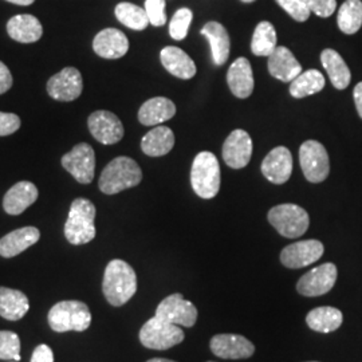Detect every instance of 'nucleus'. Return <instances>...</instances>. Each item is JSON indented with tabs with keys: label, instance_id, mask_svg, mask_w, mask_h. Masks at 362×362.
Wrapping results in <instances>:
<instances>
[{
	"label": "nucleus",
	"instance_id": "f257e3e1",
	"mask_svg": "<svg viewBox=\"0 0 362 362\" xmlns=\"http://www.w3.org/2000/svg\"><path fill=\"white\" fill-rule=\"evenodd\" d=\"M106 300L112 306H122L137 291V275L132 266L121 259L112 260L105 269L103 282Z\"/></svg>",
	"mask_w": 362,
	"mask_h": 362
},
{
	"label": "nucleus",
	"instance_id": "f03ea898",
	"mask_svg": "<svg viewBox=\"0 0 362 362\" xmlns=\"http://www.w3.org/2000/svg\"><path fill=\"white\" fill-rule=\"evenodd\" d=\"M143 170L130 157H117L105 167L98 181L100 189L106 194H116L139 185Z\"/></svg>",
	"mask_w": 362,
	"mask_h": 362
},
{
	"label": "nucleus",
	"instance_id": "7ed1b4c3",
	"mask_svg": "<svg viewBox=\"0 0 362 362\" xmlns=\"http://www.w3.org/2000/svg\"><path fill=\"white\" fill-rule=\"evenodd\" d=\"M95 214L94 204L88 199L79 197L71 203L65 224L66 239L71 245H86L95 238Z\"/></svg>",
	"mask_w": 362,
	"mask_h": 362
},
{
	"label": "nucleus",
	"instance_id": "20e7f679",
	"mask_svg": "<svg viewBox=\"0 0 362 362\" xmlns=\"http://www.w3.org/2000/svg\"><path fill=\"white\" fill-rule=\"evenodd\" d=\"M90 324V310L81 300H62L49 311V325L57 333L85 332Z\"/></svg>",
	"mask_w": 362,
	"mask_h": 362
},
{
	"label": "nucleus",
	"instance_id": "39448f33",
	"mask_svg": "<svg viewBox=\"0 0 362 362\" xmlns=\"http://www.w3.org/2000/svg\"><path fill=\"white\" fill-rule=\"evenodd\" d=\"M191 184L194 194L202 199H214L219 194L220 167L216 156L211 152H200L194 157Z\"/></svg>",
	"mask_w": 362,
	"mask_h": 362
},
{
	"label": "nucleus",
	"instance_id": "423d86ee",
	"mask_svg": "<svg viewBox=\"0 0 362 362\" xmlns=\"http://www.w3.org/2000/svg\"><path fill=\"white\" fill-rule=\"evenodd\" d=\"M267 218L272 227L288 239L302 236L310 224L309 214L297 204H279L270 209Z\"/></svg>",
	"mask_w": 362,
	"mask_h": 362
},
{
	"label": "nucleus",
	"instance_id": "0eeeda50",
	"mask_svg": "<svg viewBox=\"0 0 362 362\" xmlns=\"http://www.w3.org/2000/svg\"><path fill=\"white\" fill-rule=\"evenodd\" d=\"M184 337V332L177 325L169 324L156 315L148 320L140 330V341L148 349H170L181 344Z\"/></svg>",
	"mask_w": 362,
	"mask_h": 362
},
{
	"label": "nucleus",
	"instance_id": "6e6552de",
	"mask_svg": "<svg viewBox=\"0 0 362 362\" xmlns=\"http://www.w3.org/2000/svg\"><path fill=\"white\" fill-rule=\"evenodd\" d=\"M300 168L310 182H322L330 172L329 155L324 145L315 140H309L299 148Z\"/></svg>",
	"mask_w": 362,
	"mask_h": 362
},
{
	"label": "nucleus",
	"instance_id": "1a4fd4ad",
	"mask_svg": "<svg viewBox=\"0 0 362 362\" xmlns=\"http://www.w3.org/2000/svg\"><path fill=\"white\" fill-rule=\"evenodd\" d=\"M155 315L169 324L192 327L197 321V309L181 294H172L160 302Z\"/></svg>",
	"mask_w": 362,
	"mask_h": 362
},
{
	"label": "nucleus",
	"instance_id": "9d476101",
	"mask_svg": "<svg viewBox=\"0 0 362 362\" xmlns=\"http://www.w3.org/2000/svg\"><path fill=\"white\" fill-rule=\"evenodd\" d=\"M337 267L333 263H324L306 272L297 284L298 293L303 297H321L329 293L337 282Z\"/></svg>",
	"mask_w": 362,
	"mask_h": 362
},
{
	"label": "nucleus",
	"instance_id": "9b49d317",
	"mask_svg": "<svg viewBox=\"0 0 362 362\" xmlns=\"http://www.w3.org/2000/svg\"><path fill=\"white\" fill-rule=\"evenodd\" d=\"M62 165L78 182L90 184L95 172V153L89 144H78L62 157Z\"/></svg>",
	"mask_w": 362,
	"mask_h": 362
},
{
	"label": "nucleus",
	"instance_id": "f8f14e48",
	"mask_svg": "<svg viewBox=\"0 0 362 362\" xmlns=\"http://www.w3.org/2000/svg\"><path fill=\"white\" fill-rule=\"evenodd\" d=\"M83 90L82 76L76 67H65L58 74L52 76L47 82L49 95L62 103L77 100Z\"/></svg>",
	"mask_w": 362,
	"mask_h": 362
},
{
	"label": "nucleus",
	"instance_id": "ddd939ff",
	"mask_svg": "<svg viewBox=\"0 0 362 362\" xmlns=\"http://www.w3.org/2000/svg\"><path fill=\"white\" fill-rule=\"evenodd\" d=\"M88 125L91 136L104 145L119 143L124 137V127L119 118L107 110H97L91 113Z\"/></svg>",
	"mask_w": 362,
	"mask_h": 362
},
{
	"label": "nucleus",
	"instance_id": "4468645a",
	"mask_svg": "<svg viewBox=\"0 0 362 362\" xmlns=\"http://www.w3.org/2000/svg\"><path fill=\"white\" fill-rule=\"evenodd\" d=\"M324 251V245L320 240H302L285 247L281 252V262L287 269H302L320 260Z\"/></svg>",
	"mask_w": 362,
	"mask_h": 362
},
{
	"label": "nucleus",
	"instance_id": "2eb2a0df",
	"mask_svg": "<svg viewBox=\"0 0 362 362\" xmlns=\"http://www.w3.org/2000/svg\"><path fill=\"white\" fill-rule=\"evenodd\" d=\"M223 160L233 169L248 165L252 156V140L246 130L236 129L227 137L223 145Z\"/></svg>",
	"mask_w": 362,
	"mask_h": 362
},
{
	"label": "nucleus",
	"instance_id": "dca6fc26",
	"mask_svg": "<svg viewBox=\"0 0 362 362\" xmlns=\"http://www.w3.org/2000/svg\"><path fill=\"white\" fill-rule=\"evenodd\" d=\"M211 351L224 360L250 358L255 353V346L246 337L239 334H218L209 342Z\"/></svg>",
	"mask_w": 362,
	"mask_h": 362
},
{
	"label": "nucleus",
	"instance_id": "f3484780",
	"mask_svg": "<svg viewBox=\"0 0 362 362\" xmlns=\"http://www.w3.org/2000/svg\"><path fill=\"white\" fill-rule=\"evenodd\" d=\"M262 173L272 184H285L293 173L291 152L286 146L274 148L262 163Z\"/></svg>",
	"mask_w": 362,
	"mask_h": 362
},
{
	"label": "nucleus",
	"instance_id": "a211bd4d",
	"mask_svg": "<svg viewBox=\"0 0 362 362\" xmlns=\"http://www.w3.org/2000/svg\"><path fill=\"white\" fill-rule=\"evenodd\" d=\"M95 54L105 59H118L129 50V40L127 35L117 28H105L93 40Z\"/></svg>",
	"mask_w": 362,
	"mask_h": 362
},
{
	"label": "nucleus",
	"instance_id": "6ab92c4d",
	"mask_svg": "<svg viewBox=\"0 0 362 362\" xmlns=\"http://www.w3.org/2000/svg\"><path fill=\"white\" fill-rule=\"evenodd\" d=\"M38 199V188L30 181H21L11 187L3 199V208L8 215H21Z\"/></svg>",
	"mask_w": 362,
	"mask_h": 362
},
{
	"label": "nucleus",
	"instance_id": "aec40b11",
	"mask_svg": "<svg viewBox=\"0 0 362 362\" xmlns=\"http://www.w3.org/2000/svg\"><path fill=\"white\" fill-rule=\"evenodd\" d=\"M269 71L272 77L291 82L302 73V66L298 62L294 54L285 46H278L269 57Z\"/></svg>",
	"mask_w": 362,
	"mask_h": 362
},
{
	"label": "nucleus",
	"instance_id": "412c9836",
	"mask_svg": "<svg viewBox=\"0 0 362 362\" xmlns=\"http://www.w3.org/2000/svg\"><path fill=\"white\" fill-rule=\"evenodd\" d=\"M227 82L233 91V95L238 98H248L254 91V74L252 67L246 58H238L230 66L227 73Z\"/></svg>",
	"mask_w": 362,
	"mask_h": 362
},
{
	"label": "nucleus",
	"instance_id": "4be33fe9",
	"mask_svg": "<svg viewBox=\"0 0 362 362\" xmlns=\"http://www.w3.org/2000/svg\"><path fill=\"white\" fill-rule=\"evenodd\" d=\"M40 238V233L35 227H23L7 233L0 239V255L3 258H13L27 248L34 246Z\"/></svg>",
	"mask_w": 362,
	"mask_h": 362
},
{
	"label": "nucleus",
	"instance_id": "5701e85b",
	"mask_svg": "<svg viewBox=\"0 0 362 362\" xmlns=\"http://www.w3.org/2000/svg\"><path fill=\"white\" fill-rule=\"evenodd\" d=\"M161 64L165 70L180 79H191L196 76V65L192 58L179 47L168 46L160 52Z\"/></svg>",
	"mask_w": 362,
	"mask_h": 362
},
{
	"label": "nucleus",
	"instance_id": "b1692460",
	"mask_svg": "<svg viewBox=\"0 0 362 362\" xmlns=\"http://www.w3.org/2000/svg\"><path fill=\"white\" fill-rule=\"evenodd\" d=\"M7 33L16 42L34 43L42 38L43 27L34 15L22 13L15 15L8 21Z\"/></svg>",
	"mask_w": 362,
	"mask_h": 362
},
{
	"label": "nucleus",
	"instance_id": "393cba45",
	"mask_svg": "<svg viewBox=\"0 0 362 362\" xmlns=\"http://www.w3.org/2000/svg\"><path fill=\"white\" fill-rule=\"evenodd\" d=\"M176 105L165 97H155L144 103L139 110V121L145 127H155L173 118Z\"/></svg>",
	"mask_w": 362,
	"mask_h": 362
},
{
	"label": "nucleus",
	"instance_id": "a878e982",
	"mask_svg": "<svg viewBox=\"0 0 362 362\" xmlns=\"http://www.w3.org/2000/svg\"><path fill=\"white\" fill-rule=\"evenodd\" d=\"M200 33L209 42L214 64L218 66L224 65L230 57V47H231L227 30L218 22H208L207 25L202 28Z\"/></svg>",
	"mask_w": 362,
	"mask_h": 362
},
{
	"label": "nucleus",
	"instance_id": "bb28decb",
	"mask_svg": "<svg viewBox=\"0 0 362 362\" xmlns=\"http://www.w3.org/2000/svg\"><path fill=\"white\" fill-rule=\"evenodd\" d=\"M30 309L25 293L8 287H0V317L8 321L23 318Z\"/></svg>",
	"mask_w": 362,
	"mask_h": 362
},
{
	"label": "nucleus",
	"instance_id": "cd10ccee",
	"mask_svg": "<svg viewBox=\"0 0 362 362\" xmlns=\"http://www.w3.org/2000/svg\"><path fill=\"white\" fill-rule=\"evenodd\" d=\"M321 64L330 78L332 85L336 89L344 90L349 86L350 79H351L349 67L336 50L333 49L324 50L321 54Z\"/></svg>",
	"mask_w": 362,
	"mask_h": 362
},
{
	"label": "nucleus",
	"instance_id": "c85d7f7f",
	"mask_svg": "<svg viewBox=\"0 0 362 362\" xmlns=\"http://www.w3.org/2000/svg\"><path fill=\"white\" fill-rule=\"evenodd\" d=\"M175 134L168 127H156L148 132L141 140V149L144 153L151 157L165 156L173 149Z\"/></svg>",
	"mask_w": 362,
	"mask_h": 362
},
{
	"label": "nucleus",
	"instance_id": "c756f323",
	"mask_svg": "<svg viewBox=\"0 0 362 362\" xmlns=\"http://www.w3.org/2000/svg\"><path fill=\"white\" fill-rule=\"evenodd\" d=\"M344 321L342 313L330 306L317 308L308 314L306 324L311 330L318 333H330L337 330Z\"/></svg>",
	"mask_w": 362,
	"mask_h": 362
},
{
	"label": "nucleus",
	"instance_id": "7c9ffc66",
	"mask_svg": "<svg viewBox=\"0 0 362 362\" xmlns=\"http://www.w3.org/2000/svg\"><path fill=\"white\" fill-rule=\"evenodd\" d=\"M325 88V78L321 71L311 69L300 73L290 85V94L294 98H305L317 94Z\"/></svg>",
	"mask_w": 362,
	"mask_h": 362
},
{
	"label": "nucleus",
	"instance_id": "2f4dec72",
	"mask_svg": "<svg viewBox=\"0 0 362 362\" xmlns=\"http://www.w3.org/2000/svg\"><path fill=\"white\" fill-rule=\"evenodd\" d=\"M337 23L344 34L346 35L356 34L362 26L361 0H346L339 7Z\"/></svg>",
	"mask_w": 362,
	"mask_h": 362
},
{
	"label": "nucleus",
	"instance_id": "473e14b6",
	"mask_svg": "<svg viewBox=\"0 0 362 362\" xmlns=\"http://www.w3.org/2000/svg\"><path fill=\"white\" fill-rule=\"evenodd\" d=\"M276 31L270 22H260L255 27L252 40H251V52L257 57H270L276 49Z\"/></svg>",
	"mask_w": 362,
	"mask_h": 362
},
{
	"label": "nucleus",
	"instance_id": "72a5a7b5",
	"mask_svg": "<svg viewBox=\"0 0 362 362\" xmlns=\"http://www.w3.org/2000/svg\"><path fill=\"white\" fill-rule=\"evenodd\" d=\"M117 19L124 26L129 27L136 31H143L149 25V18L146 15L145 8H141L132 3H119L116 7Z\"/></svg>",
	"mask_w": 362,
	"mask_h": 362
},
{
	"label": "nucleus",
	"instance_id": "f704fd0d",
	"mask_svg": "<svg viewBox=\"0 0 362 362\" xmlns=\"http://www.w3.org/2000/svg\"><path fill=\"white\" fill-rule=\"evenodd\" d=\"M0 360L21 361V338L16 333L0 332Z\"/></svg>",
	"mask_w": 362,
	"mask_h": 362
},
{
	"label": "nucleus",
	"instance_id": "c9c22d12",
	"mask_svg": "<svg viewBox=\"0 0 362 362\" xmlns=\"http://www.w3.org/2000/svg\"><path fill=\"white\" fill-rule=\"evenodd\" d=\"M194 13L189 8H180L177 10L169 25V34L175 40H182L187 38L188 30L191 26Z\"/></svg>",
	"mask_w": 362,
	"mask_h": 362
},
{
	"label": "nucleus",
	"instance_id": "e433bc0d",
	"mask_svg": "<svg viewBox=\"0 0 362 362\" xmlns=\"http://www.w3.org/2000/svg\"><path fill=\"white\" fill-rule=\"evenodd\" d=\"M165 0H145V11L152 26L161 27L167 23Z\"/></svg>",
	"mask_w": 362,
	"mask_h": 362
},
{
	"label": "nucleus",
	"instance_id": "4c0bfd02",
	"mask_svg": "<svg viewBox=\"0 0 362 362\" xmlns=\"http://www.w3.org/2000/svg\"><path fill=\"white\" fill-rule=\"evenodd\" d=\"M275 1L297 22H306L310 18V10L302 0H275Z\"/></svg>",
	"mask_w": 362,
	"mask_h": 362
},
{
	"label": "nucleus",
	"instance_id": "58836bf2",
	"mask_svg": "<svg viewBox=\"0 0 362 362\" xmlns=\"http://www.w3.org/2000/svg\"><path fill=\"white\" fill-rule=\"evenodd\" d=\"M310 13H314L320 18L332 16L337 8L336 0H302Z\"/></svg>",
	"mask_w": 362,
	"mask_h": 362
},
{
	"label": "nucleus",
	"instance_id": "ea45409f",
	"mask_svg": "<svg viewBox=\"0 0 362 362\" xmlns=\"http://www.w3.org/2000/svg\"><path fill=\"white\" fill-rule=\"evenodd\" d=\"M21 128V118L13 113L0 112V136H10Z\"/></svg>",
	"mask_w": 362,
	"mask_h": 362
},
{
	"label": "nucleus",
	"instance_id": "a19ab883",
	"mask_svg": "<svg viewBox=\"0 0 362 362\" xmlns=\"http://www.w3.org/2000/svg\"><path fill=\"white\" fill-rule=\"evenodd\" d=\"M30 362H54V353L47 345H39L34 350Z\"/></svg>",
	"mask_w": 362,
	"mask_h": 362
},
{
	"label": "nucleus",
	"instance_id": "79ce46f5",
	"mask_svg": "<svg viewBox=\"0 0 362 362\" xmlns=\"http://www.w3.org/2000/svg\"><path fill=\"white\" fill-rule=\"evenodd\" d=\"M13 86V76L8 70V67L0 62V94H4L10 90Z\"/></svg>",
	"mask_w": 362,
	"mask_h": 362
},
{
	"label": "nucleus",
	"instance_id": "37998d69",
	"mask_svg": "<svg viewBox=\"0 0 362 362\" xmlns=\"http://www.w3.org/2000/svg\"><path fill=\"white\" fill-rule=\"evenodd\" d=\"M353 97H354V103H356V107H357V112L362 118V82L357 83V86L354 88L353 91Z\"/></svg>",
	"mask_w": 362,
	"mask_h": 362
},
{
	"label": "nucleus",
	"instance_id": "c03bdc74",
	"mask_svg": "<svg viewBox=\"0 0 362 362\" xmlns=\"http://www.w3.org/2000/svg\"><path fill=\"white\" fill-rule=\"evenodd\" d=\"M7 1H10V3H13V4H16V6H30V4H33L35 0H7Z\"/></svg>",
	"mask_w": 362,
	"mask_h": 362
},
{
	"label": "nucleus",
	"instance_id": "a18cd8bd",
	"mask_svg": "<svg viewBox=\"0 0 362 362\" xmlns=\"http://www.w3.org/2000/svg\"><path fill=\"white\" fill-rule=\"evenodd\" d=\"M146 362H176V361H170V360H167V358H152V360H149V361Z\"/></svg>",
	"mask_w": 362,
	"mask_h": 362
},
{
	"label": "nucleus",
	"instance_id": "49530a36",
	"mask_svg": "<svg viewBox=\"0 0 362 362\" xmlns=\"http://www.w3.org/2000/svg\"><path fill=\"white\" fill-rule=\"evenodd\" d=\"M242 1H243V3H254L255 0H242Z\"/></svg>",
	"mask_w": 362,
	"mask_h": 362
},
{
	"label": "nucleus",
	"instance_id": "de8ad7c7",
	"mask_svg": "<svg viewBox=\"0 0 362 362\" xmlns=\"http://www.w3.org/2000/svg\"><path fill=\"white\" fill-rule=\"evenodd\" d=\"M208 362H214V361H208Z\"/></svg>",
	"mask_w": 362,
	"mask_h": 362
},
{
	"label": "nucleus",
	"instance_id": "09e8293b",
	"mask_svg": "<svg viewBox=\"0 0 362 362\" xmlns=\"http://www.w3.org/2000/svg\"><path fill=\"white\" fill-rule=\"evenodd\" d=\"M313 362H315V361H313Z\"/></svg>",
	"mask_w": 362,
	"mask_h": 362
},
{
	"label": "nucleus",
	"instance_id": "8fccbe9b",
	"mask_svg": "<svg viewBox=\"0 0 362 362\" xmlns=\"http://www.w3.org/2000/svg\"><path fill=\"white\" fill-rule=\"evenodd\" d=\"M16 362H18V361H16Z\"/></svg>",
	"mask_w": 362,
	"mask_h": 362
}]
</instances>
